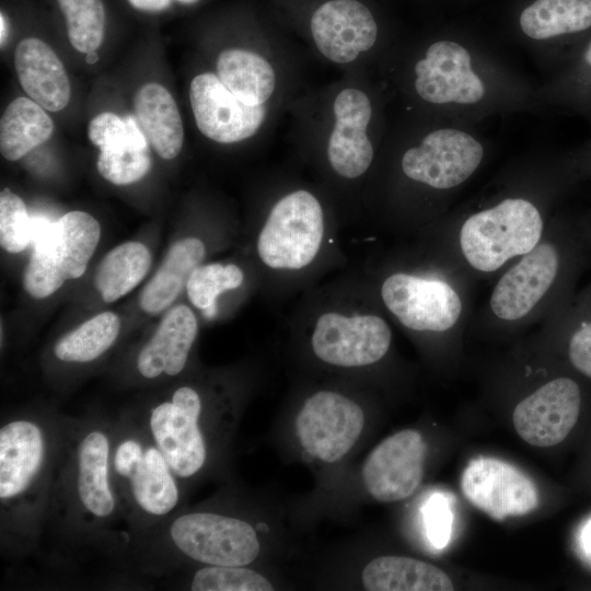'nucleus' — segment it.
<instances>
[{"label":"nucleus","instance_id":"a878e982","mask_svg":"<svg viewBox=\"0 0 591 591\" xmlns=\"http://www.w3.org/2000/svg\"><path fill=\"white\" fill-rule=\"evenodd\" d=\"M77 491L91 515L107 518L113 513L116 502L109 484V441L101 430H91L79 444Z\"/></svg>","mask_w":591,"mask_h":591},{"label":"nucleus","instance_id":"ea45409f","mask_svg":"<svg viewBox=\"0 0 591 591\" xmlns=\"http://www.w3.org/2000/svg\"><path fill=\"white\" fill-rule=\"evenodd\" d=\"M575 165L591 172V137L576 154Z\"/></svg>","mask_w":591,"mask_h":591},{"label":"nucleus","instance_id":"2f4dec72","mask_svg":"<svg viewBox=\"0 0 591 591\" xmlns=\"http://www.w3.org/2000/svg\"><path fill=\"white\" fill-rule=\"evenodd\" d=\"M120 320L113 312L100 313L62 336L54 354L65 362H90L107 351L118 337Z\"/></svg>","mask_w":591,"mask_h":591},{"label":"nucleus","instance_id":"dca6fc26","mask_svg":"<svg viewBox=\"0 0 591 591\" xmlns=\"http://www.w3.org/2000/svg\"><path fill=\"white\" fill-rule=\"evenodd\" d=\"M581 406L578 383L567 376L556 378L522 399L514 408L515 431L529 444L553 447L575 427Z\"/></svg>","mask_w":591,"mask_h":591},{"label":"nucleus","instance_id":"e433bc0d","mask_svg":"<svg viewBox=\"0 0 591 591\" xmlns=\"http://www.w3.org/2000/svg\"><path fill=\"white\" fill-rule=\"evenodd\" d=\"M428 537L437 548H443L451 536L452 514L444 498L434 495L425 509Z\"/></svg>","mask_w":591,"mask_h":591},{"label":"nucleus","instance_id":"4be33fe9","mask_svg":"<svg viewBox=\"0 0 591 591\" xmlns=\"http://www.w3.org/2000/svg\"><path fill=\"white\" fill-rule=\"evenodd\" d=\"M14 67L21 88L47 112H60L71 99L66 68L55 50L43 39L26 37L14 50Z\"/></svg>","mask_w":591,"mask_h":591},{"label":"nucleus","instance_id":"f3484780","mask_svg":"<svg viewBox=\"0 0 591 591\" xmlns=\"http://www.w3.org/2000/svg\"><path fill=\"white\" fill-rule=\"evenodd\" d=\"M113 464L143 512L163 517L176 507L179 494L174 473L155 444L137 438L123 439L116 445Z\"/></svg>","mask_w":591,"mask_h":591},{"label":"nucleus","instance_id":"a19ab883","mask_svg":"<svg viewBox=\"0 0 591 591\" xmlns=\"http://www.w3.org/2000/svg\"><path fill=\"white\" fill-rule=\"evenodd\" d=\"M8 23H7V20H5V16L4 14L1 12L0 14V42H1V47H3L7 38H8Z\"/></svg>","mask_w":591,"mask_h":591},{"label":"nucleus","instance_id":"7c9ffc66","mask_svg":"<svg viewBox=\"0 0 591 591\" xmlns=\"http://www.w3.org/2000/svg\"><path fill=\"white\" fill-rule=\"evenodd\" d=\"M151 262L149 250L140 242L127 241L112 248L94 277L103 301L111 303L129 293L147 276Z\"/></svg>","mask_w":591,"mask_h":591},{"label":"nucleus","instance_id":"473e14b6","mask_svg":"<svg viewBox=\"0 0 591 591\" xmlns=\"http://www.w3.org/2000/svg\"><path fill=\"white\" fill-rule=\"evenodd\" d=\"M71 46L81 54H93L103 44L105 10L102 0H58Z\"/></svg>","mask_w":591,"mask_h":591},{"label":"nucleus","instance_id":"423d86ee","mask_svg":"<svg viewBox=\"0 0 591 591\" xmlns=\"http://www.w3.org/2000/svg\"><path fill=\"white\" fill-rule=\"evenodd\" d=\"M323 210L306 190L282 197L271 209L257 240L260 259L276 269H300L318 253L323 239Z\"/></svg>","mask_w":591,"mask_h":591},{"label":"nucleus","instance_id":"b1692460","mask_svg":"<svg viewBox=\"0 0 591 591\" xmlns=\"http://www.w3.org/2000/svg\"><path fill=\"white\" fill-rule=\"evenodd\" d=\"M534 100L537 109L571 113L591 123V36L535 88Z\"/></svg>","mask_w":591,"mask_h":591},{"label":"nucleus","instance_id":"a211bd4d","mask_svg":"<svg viewBox=\"0 0 591 591\" xmlns=\"http://www.w3.org/2000/svg\"><path fill=\"white\" fill-rule=\"evenodd\" d=\"M311 32L318 50L329 60L348 63L373 47L378 25L371 11L357 0H331L311 19Z\"/></svg>","mask_w":591,"mask_h":591},{"label":"nucleus","instance_id":"39448f33","mask_svg":"<svg viewBox=\"0 0 591 591\" xmlns=\"http://www.w3.org/2000/svg\"><path fill=\"white\" fill-rule=\"evenodd\" d=\"M484 155L485 144L474 126L443 121L403 153L401 167L409 179L447 190L467 181Z\"/></svg>","mask_w":591,"mask_h":591},{"label":"nucleus","instance_id":"4468645a","mask_svg":"<svg viewBox=\"0 0 591 591\" xmlns=\"http://www.w3.org/2000/svg\"><path fill=\"white\" fill-rule=\"evenodd\" d=\"M189 100L199 131L219 143H234L252 137L266 115L264 104H245L212 72L197 74L192 80Z\"/></svg>","mask_w":591,"mask_h":591},{"label":"nucleus","instance_id":"f257e3e1","mask_svg":"<svg viewBox=\"0 0 591 591\" xmlns=\"http://www.w3.org/2000/svg\"><path fill=\"white\" fill-rule=\"evenodd\" d=\"M413 89L443 121L474 126L496 114L537 109L535 88L474 32L452 26L413 66Z\"/></svg>","mask_w":591,"mask_h":591},{"label":"nucleus","instance_id":"6ab92c4d","mask_svg":"<svg viewBox=\"0 0 591 591\" xmlns=\"http://www.w3.org/2000/svg\"><path fill=\"white\" fill-rule=\"evenodd\" d=\"M560 267L558 250L551 243L535 246L496 285L490 308L501 320L526 315L549 290Z\"/></svg>","mask_w":591,"mask_h":591},{"label":"nucleus","instance_id":"20e7f679","mask_svg":"<svg viewBox=\"0 0 591 591\" xmlns=\"http://www.w3.org/2000/svg\"><path fill=\"white\" fill-rule=\"evenodd\" d=\"M507 27L555 70L591 36V0H512Z\"/></svg>","mask_w":591,"mask_h":591},{"label":"nucleus","instance_id":"7ed1b4c3","mask_svg":"<svg viewBox=\"0 0 591 591\" xmlns=\"http://www.w3.org/2000/svg\"><path fill=\"white\" fill-rule=\"evenodd\" d=\"M542 232L538 208L529 199L508 197L471 215L461 228L460 244L470 265L489 273L508 259L531 252Z\"/></svg>","mask_w":591,"mask_h":591},{"label":"nucleus","instance_id":"79ce46f5","mask_svg":"<svg viewBox=\"0 0 591 591\" xmlns=\"http://www.w3.org/2000/svg\"><path fill=\"white\" fill-rule=\"evenodd\" d=\"M175 1H177L179 3H183V4H192V3L196 2L197 0H175Z\"/></svg>","mask_w":591,"mask_h":591},{"label":"nucleus","instance_id":"c9c22d12","mask_svg":"<svg viewBox=\"0 0 591 591\" xmlns=\"http://www.w3.org/2000/svg\"><path fill=\"white\" fill-rule=\"evenodd\" d=\"M34 237V225L22 198L3 188L0 193V244L8 253L24 251Z\"/></svg>","mask_w":591,"mask_h":591},{"label":"nucleus","instance_id":"58836bf2","mask_svg":"<svg viewBox=\"0 0 591 591\" xmlns=\"http://www.w3.org/2000/svg\"><path fill=\"white\" fill-rule=\"evenodd\" d=\"M135 9L144 12H160L167 9L172 0H128Z\"/></svg>","mask_w":591,"mask_h":591},{"label":"nucleus","instance_id":"412c9836","mask_svg":"<svg viewBox=\"0 0 591 591\" xmlns=\"http://www.w3.org/2000/svg\"><path fill=\"white\" fill-rule=\"evenodd\" d=\"M42 428L28 419L7 422L0 429V499L24 496L39 476L45 460Z\"/></svg>","mask_w":591,"mask_h":591},{"label":"nucleus","instance_id":"72a5a7b5","mask_svg":"<svg viewBox=\"0 0 591 591\" xmlns=\"http://www.w3.org/2000/svg\"><path fill=\"white\" fill-rule=\"evenodd\" d=\"M244 280L242 269L234 264L212 263L199 265L189 276L186 285L188 299L194 306L211 318L217 312L220 293L239 288Z\"/></svg>","mask_w":591,"mask_h":591},{"label":"nucleus","instance_id":"aec40b11","mask_svg":"<svg viewBox=\"0 0 591 591\" xmlns=\"http://www.w3.org/2000/svg\"><path fill=\"white\" fill-rule=\"evenodd\" d=\"M333 109L335 125L327 147L329 164L343 177H359L373 160V147L367 136L371 101L360 90L345 89L337 94Z\"/></svg>","mask_w":591,"mask_h":591},{"label":"nucleus","instance_id":"5701e85b","mask_svg":"<svg viewBox=\"0 0 591 591\" xmlns=\"http://www.w3.org/2000/svg\"><path fill=\"white\" fill-rule=\"evenodd\" d=\"M197 332L196 316L187 305L179 304L171 309L138 355L139 373L147 379L181 373Z\"/></svg>","mask_w":591,"mask_h":591},{"label":"nucleus","instance_id":"393cba45","mask_svg":"<svg viewBox=\"0 0 591 591\" xmlns=\"http://www.w3.org/2000/svg\"><path fill=\"white\" fill-rule=\"evenodd\" d=\"M135 117L154 151L164 160L176 158L184 143V127L171 92L148 82L134 95Z\"/></svg>","mask_w":591,"mask_h":591},{"label":"nucleus","instance_id":"0eeeda50","mask_svg":"<svg viewBox=\"0 0 591 591\" xmlns=\"http://www.w3.org/2000/svg\"><path fill=\"white\" fill-rule=\"evenodd\" d=\"M170 536L184 555L211 566H246L260 549L250 523L212 512L178 517L170 526Z\"/></svg>","mask_w":591,"mask_h":591},{"label":"nucleus","instance_id":"ddd939ff","mask_svg":"<svg viewBox=\"0 0 591 591\" xmlns=\"http://www.w3.org/2000/svg\"><path fill=\"white\" fill-rule=\"evenodd\" d=\"M427 447L413 429L398 431L379 443L362 467L368 493L380 502L408 498L420 485Z\"/></svg>","mask_w":591,"mask_h":591},{"label":"nucleus","instance_id":"9b49d317","mask_svg":"<svg viewBox=\"0 0 591 591\" xmlns=\"http://www.w3.org/2000/svg\"><path fill=\"white\" fill-rule=\"evenodd\" d=\"M470 503L497 521L523 515L538 505L533 480L514 465L495 457L472 460L461 477Z\"/></svg>","mask_w":591,"mask_h":591},{"label":"nucleus","instance_id":"cd10ccee","mask_svg":"<svg viewBox=\"0 0 591 591\" xmlns=\"http://www.w3.org/2000/svg\"><path fill=\"white\" fill-rule=\"evenodd\" d=\"M362 584L369 591H451L454 586L440 568L410 557L381 556L362 570Z\"/></svg>","mask_w":591,"mask_h":591},{"label":"nucleus","instance_id":"bb28decb","mask_svg":"<svg viewBox=\"0 0 591 591\" xmlns=\"http://www.w3.org/2000/svg\"><path fill=\"white\" fill-rule=\"evenodd\" d=\"M205 253V245L197 237L175 242L142 289L140 308L148 314H158L169 308L186 287L190 274L200 265Z\"/></svg>","mask_w":591,"mask_h":591},{"label":"nucleus","instance_id":"f03ea898","mask_svg":"<svg viewBox=\"0 0 591 591\" xmlns=\"http://www.w3.org/2000/svg\"><path fill=\"white\" fill-rule=\"evenodd\" d=\"M101 237L99 221L74 210L34 234L35 243L23 274V288L35 299L56 292L66 280L82 276Z\"/></svg>","mask_w":591,"mask_h":591},{"label":"nucleus","instance_id":"f704fd0d","mask_svg":"<svg viewBox=\"0 0 591 591\" xmlns=\"http://www.w3.org/2000/svg\"><path fill=\"white\" fill-rule=\"evenodd\" d=\"M193 591H271L274 586L245 566H211L199 569L190 583Z\"/></svg>","mask_w":591,"mask_h":591},{"label":"nucleus","instance_id":"1a4fd4ad","mask_svg":"<svg viewBox=\"0 0 591 591\" xmlns=\"http://www.w3.org/2000/svg\"><path fill=\"white\" fill-rule=\"evenodd\" d=\"M363 425L361 407L332 391L310 396L296 418V431L303 449L326 463L337 462L350 451Z\"/></svg>","mask_w":591,"mask_h":591},{"label":"nucleus","instance_id":"c756f323","mask_svg":"<svg viewBox=\"0 0 591 591\" xmlns=\"http://www.w3.org/2000/svg\"><path fill=\"white\" fill-rule=\"evenodd\" d=\"M217 76L239 100L262 105L276 85L271 65L260 55L246 49H225L217 60Z\"/></svg>","mask_w":591,"mask_h":591},{"label":"nucleus","instance_id":"6e6552de","mask_svg":"<svg viewBox=\"0 0 591 591\" xmlns=\"http://www.w3.org/2000/svg\"><path fill=\"white\" fill-rule=\"evenodd\" d=\"M201 399L196 390L181 386L170 399L152 407L148 426L154 444L174 475L188 478L205 465L207 449L200 430Z\"/></svg>","mask_w":591,"mask_h":591},{"label":"nucleus","instance_id":"4c0bfd02","mask_svg":"<svg viewBox=\"0 0 591 591\" xmlns=\"http://www.w3.org/2000/svg\"><path fill=\"white\" fill-rule=\"evenodd\" d=\"M568 357L575 369L591 379V314L576 321L568 339Z\"/></svg>","mask_w":591,"mask_h":591},{"label":"nucleus","instance_id":"f8f14e48","mask_svg":"<svg viewBox=\"0 0 591 591\" xmlns=\"http://www.w3.org/2000/svg\"><path fill=\"white\" fill-rule=\"evenodd\" d=\"M384 304L407 328L443 332L459 320L462 302L444 281L394 274L381 288Z\"/></svg>","mask_w":591,"mask_h":591},{"label":"nucleus","instance_id":"c85d7f7f","mask_svg":"<svg viewBox=\"0 0 591 591\" xmlns=\"http://www.w3.org/2000/svg\"><path fill=\"white\" fill-rule=\"evenodd\" d=\"M54 121L47 111L28 96L12 100L0 119V152L8 161H18L47 141Z\"/></svg>","mask_w":591,"mask_h":591},{"label":"nucleus","instance_id":"9d476101","mask_svg":"<svg viewBox=\"0 0 591 591\" xmlns=\"http://www.w3.org/2000/svg\"><path fill=\"white\" fill-rule=\"evenodd\" d=\"M392 334L376 315L322 314L312 334V349L322 361L346 368L372 364L384 357Z\"/></svg>","mask_w":591,"mask_h":591},{"label":"nucleus","instance_id":"2eb2a0df","mask_svg":"<svg viewBox=\"0 0 591 591\" xmlns=\"http://www.w3.org/2000/svg\"><path fill=\"white\" fill-rule=\"evenodd\" d=\"M90 141L100 150L96 167L114 185H130L151 167L150 142L136 117L102 112L88 126Z\"/></svg>","mask_w":591,"mask_h":591}]
</instances>
